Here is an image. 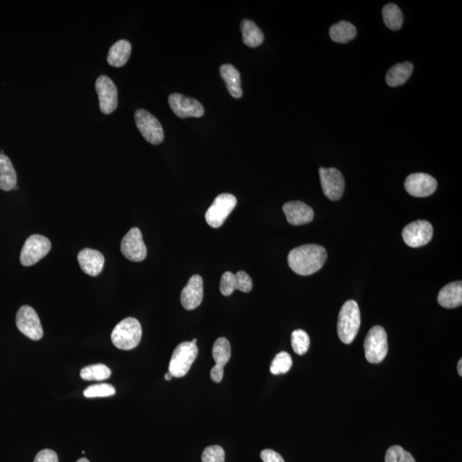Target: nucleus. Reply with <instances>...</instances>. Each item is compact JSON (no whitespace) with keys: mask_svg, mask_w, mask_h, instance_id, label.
<instances>
[{"mask_svg":"<svg viewBox=\"0 0 462 462\" xmlns=\"http://www.w3.org/2000/svg\"><path fill=\"white\" fill-rule=\"evenodd\" d=\"M407 192L414 197H428L438 188L436 179L426 173H414L408 175L404 182Z\"/></svg>","mask_w":462,"mask_h":462,"instance_id":"obj_15","label":"nucleus"},{"mask_svg":"<svg viewBox=\"0 0 462 462\" xmlns=\"http://www.w3.org/2000/svg\"><path fill=\"white\" fill-rule=\"evenodd\" d=\"M319 178L324 196L331 201L340 200L345 189V180L341 171L335 168H320Z\"/></svg>","mask_w":462,"mask_h":462,"instance_id":"obj_10","label":"nucleus"},{"mask_svg":"<svg viewBox=\"0 0 462 462\" xmlns=\"http://www.w3.org/2000/svg\"><path fill=\"white\" fill-rule=\"evenodd\" d=\"M16 324L18 330L34 341H38L43 337V329L39 316L34 309L29 305H22L19 309L17 317Z\"/></svg>","mask_w":462,"mask_h":462,"instance_id":"obj_9","label":"nucleus"},{"mask_svg":"<svg viewBox=\"0 0 462 462\" xmlns=\"http://www.w3.org/2000/svg\"><path fill=\"white\" fill-rule=\"evenodd\" d=\"M384 24L393 31H397L402 28L403 16L402 10L395 3H388L383 9Z\"/></svg>","mask_w":462,"mask_h":462,"instance_id":"obj_27","label":"nucleus"},{"mask_svg":"<svg viewBox=\"0 0 462 462\" xmlns=\"http://www.w3.org/2000/svg\"><path fill=\"white\" fill-rule=\"evenodd\" d=\"M116 389L113 385L108 384H99L91 385L84 391L83 394L87 398H94V397H106L115 395Z\"/></svg>","mask_w":462,"mask_h":462,"instance_id":"obj_32","label":"nucleus"},{"mask_svg":"<svg viewBox=\"0 0 462 462\" xmlns=\"http://www.w3.org/2000/svg\"><path fill=\"white\" fill-rule=\"evenodd\" d=\"M438 303L445 308H456L462 304V282H450L440 290L438 296Z\"/></svg>","mask_w":462,"mask_h":462,"instance_id":"obj_20","label":"nucleus"},{"mask_svg":"<svg viewBox=\"0 0 462 462\" xmlns=\"http://www.w3.org/2000/svg\"><path fill=\"white\" fill-rule=\"evenodd\" d=\"M52 244L45 236L41 235L30 236L26 240L22 248L20 261L24 266L36 265L51 250Z\"/></svg>","mask_w":462,"mask_h":462,"instance_id":"obj_7","label":"nucleus"},{"mask_svg":"<svg viewBox=\"0 0 462 462\" xmlns=\"http://www.w3.org/2000/svg\"><path fill=\"white\" fill-rule=\"evenodd\" d=\"M34 462H59L58 454L52 449H43L37 454Z\"/></svg>","mask_w":462,"mask_h":462,"instance_id":"obj_36","label":"nucleus"},{"mask_svg":"<svg viewBox=\"0 0 462 462\" xmlns=\"http://www.w3.org/2000/svg\"><path fill=\"white\" fill-rule=\"evenodd\" d=\"M236 289V275L231 272L223 274L220 280V291L224 296L232 295Z\"/></svg>","mask_w":462,"mask_h":462,"instance_id":"obj_34","label":"nucleus"},{"mask_svg":"<svg viewBox=\"0 0 462 462\" xmlns=\"http://www.w3.org/2000/svg\"><path fill=\"white\" fill-rule=\"evenodd\" d=\"M203 280L200 275H194L182 290L181 303L187 310H194L203 300Z\"/></svg>","mask_w":462,"mask_h":462,"instance_id":"obj_17","label":"nucleus"},{"mask_svg":"<svg viewBox=\"0 0 462 462\" xmlns=\"http://www.w3.org/2000/svg\"><path fill=\"white\" fill-rule=\"evenodd\" d=\"M457 371H458V373H459V375L461 377L462 376V360H461V359L459 361V362H458Z\"/></svg>","mask_w":462,"mask_h":462,"instance_id":"obj_38","label":"nucleus"},{"mask_svg":"<svg viewBox=\"0 0 462 462\" xmlns=\"http://www.w3.org/2000/svg\"><path fill=\"white\" fill-rule=\"evenodd\" d=\"M173 376L171 375V374L170 373H167L165 375V379L167 381L171 380V379H173Z\"/></svg>","mask_w":462,"mask_h":462,"instance_id":"obj_39","label":"nucleus"},{"mask_svg":"<svg viewBox=\"0 0 462 462\" xmlns=\"http://www.w3.org/2000/svg\"><path fill=\"white\" fill-rule=\"evenodd\" d=\"M196 345L191 342L180 343L175 347L169 364V373L173 377H182L189 373L198 356Z\"/></svg>","mask_w":462,"mask_h":462,"instance_id":"obj_5","label":"nucleus"},{"mask_svg":"<svg viewBox=\"0 0 462 462\" xmlns=\"http://www.w3.org/2000/svg\"><path fill=\"white\" fill-rule=\"evenodd\" d=\"M240 29L243 33V41L247 47L257 48L264 41V34L253 21L243 19L240 24Z\"/></svg>","mask_w":462,"mask_h":462,"instance_id":"obj_25","label":"nucleus"},{"mask_svg":"<svg viewBox=\"0 0 462 462\" xmlns=\"http://www.w3.org/2000/svg\"><path fill=\"white\" fill-rule=\"evenodd\" d=\"M282 210L289 224L295 226L310 223L315 217L314 210L303 201L288 202L284 205Z\"/></svg>","mask_w":462,"mask_h":462,"instance_id":"obj_18","label":"nucleus"},{"mask_svg":"<svg viewBox=\"0 0 462 462\" xmlns=\"http://www.w3.org/2000/svg\"><path fill=\"white\" fill-rule=\"evenodd\" d=\"M433 236V228L428 221L417 220L407 224L403 231L405 243L411 247H419L431 242Z\"/></svg>","mask_w":462,"mask_h":462,"instance_id":"obj_11","label":"nucleus"},{"mask_svg":"<svg viewBox=\"0 0 462 462\" xmlns=\"http://www.w3.org/2000/svg\"><path fill=\"white\" fill-rule=\"evenodd\" d=\"M356 34V28L349 22H339L338 24L332 25L330 29L331 40L338 43H347L354 40Z\"/></svg>","mask_w":462,"mask_h":462,"instance_id":"obj_26","label":"nucleus"},{"mask_svg":"<svg viewBox=\"0 0 462 462\" xmlns=\"http://www.w3.org/2000/svg\"><path fill=\"white\" fill-rule=\"evenodd\" d=\"M293 365L290 354L287 352H281L276 355L270 365V371L274 375H281L287 373Z\"/></svg>","mask_w":462,"mask_h":462,"instance_id":"obj_29","label":"nucleus"},{"mask_svg":"<svg viewBox=\"0 0 462 462\" xmlns=\"http://www.w3.org/2000/svg\"><path fill=\"white\" fill-rule=\"evenodd\" d=\"M238 204V200L231 194H222L217 196L212 205L205 212V220L210 226L217 229L222 226Z\"/></svg>","mask_w":462,"mask_h":462,"instance_id":"obj_6","label":"nucleus"},{"mask_svg":"<svg viewBox=\"0 0 462 462\" xmlns=\"http://www.w3.org/2000/svg\"><path fill=\"white\" fill-rule=\"evenodd\" d=\"M143 329L138 320L127 318L118 323L112 332V341L117 349L131 350L138 346Z\"/></svg>","mask_w":462,"mask_h":462,"instance_id":"obj_3","label":"nucleus"},{"mask_svg":"<svg viewBox=\"0 0 462 462\" xmlns=\"http://www.w3.org/2000/svg\"><path fill=\"white\" fill-rule=\"evenodd\" d=\"M201 460L202 462H224V450L219 445L209 446L202 453Z\"/></svg>","mask_w":462,"mask_h":462,"instance_id":"obj_33","label":"nucleus"},{"mask_svg":"<svg viewBox=\"0 0 462 462\" xmlns=\"http://www.w3.org/2000/svg\"><path fill=\"white\" fill-rule=\"evenodd\" d=\"M95 89L98 94L101 112L106 115L113 113L117 109L118 102L115 83L108 76L101 75L95 82Z\"/></svg>","mask_w":462,"mask_h":462,"instance_id":"obj_12","label":"nucleus"},{"mask_svg":"<svg viewBox=\"0 0 462 462\" xmlns=\"http://www.w3.org/2000/svg\"><path fill=\"white\" fill-rule=\"evenodd\" d=\"M168 101L171 110L179 117H201L204 115L203 106L196 99L175 93L170 95Z\"/></svg>","mask_w":462,"mask_h":462,"instance_id":"obj_14","label":"nucleus"},{"mask_svg":"<svg viewBox=\"0 0 462 462\" xmlns=\"http://www.w3.org/2000/svg\"><path fill=\"white\" fill-rule=\"evenodd\" d=\"M78 259L82 272L92 277H97L101 274L105 265L104 255L91 248H84L80 251Z\"/></svg>","mask_w":462,"mask_h":462,"instance_id":"obj_19","label":"nucleus"},{"mask_svg":"<svg viewBox=\"0 0 462 462\" xmlns=\"http://www.w3.org/2000/svg\"><path fill=\"white\" fill-rule=\"evenodd\" d=\"M261 460L264 462H285L281 454L272 449H264L261 453Z\"/></svg>","mask_w":462,"mask_h":462,"instance_id":"obj_37","label":"nucleus"},{"mask_svg":"<svg viewBox=\"0 0 462 462\" xmlns=\"http://www.w3.org/2000/svg\"><path fill=\"white\" fill-rule=\"evenodd\" d=\"M364 349L366 360L370 363H381L388 354L387 331L380 326H373L365 339Z\"/></svg>","mask_w":462,"mask_h":462,"instance_id":"obj_4","label":"nucleus"},{"mask_svg":"<svg viewBox=\"0 0 462 462\" xmlns=\"http://www.w3.org/2000/svg\"><path fill=\"white\" fill-rule=\"evenodd\" d=\"M231 356V347L229 340L225 338H217L213 345L212 357L215 361L211 373V379L215 383H220L224 377V368Z\"/></svg>","mask_w":462,"mask_h":462,"instance_id":"obj_16","label":"nucleus"},{"mask_svg":"<svg viewBox=\"0 0 462 462\" xmlns=\"http://www.w3.org/2000/svg\"><path fill=\"white\" fill-rule=\"evenodd\" d=\"M197 339H194L193 341H191V342L193 343V345H196Z\"/></svg>","mask_w":462,"mask_h":462,"instance_id":"obj_41","label":"nucleus"},{"mask_svg":"<svg viewBox=\"0 0 462 462\" xmlns=\"http://www.w3.org/2000/svg\"><path fill=\"white\" fill-rule=\"evenodd\" d=\"M291 345L294 352L299 355H303L308 352L310 346V338L303 330H296L292 332Z\"/></svg>","mask_w":462,"mask_h":462,"instance_id":"obj_30","label":"nucleus"},{"mask_svg":"<svg viewBox=\"0 0 462 462\" xmlns=\"http://www.w3.org/2000/svg\"><path fill=\"white\" fill-rule=\"evenodd\" d=\"M361 311L356 301H347L340 310L338 322V333L340 340L345 345L354 342L361 327Z\"/></svg>","mask_w":462,"mask_h":462,"instance_id":"obj_2","label":"nucleus"},{"mask_svg":"<svg viewBox=\"0 0 462 462\" xmlns=\"http://www.w3.org/2000/svg\"><path fill=\"white\" fill-rule=\"evenodd\" d=\"M413 71L414 66L410 62L396 64L387 72V82L388 85L393 87L403 85L410 79Z\"/></svg>","mask_w":462,"mask_h":462,"instance_id":"obj_24","label":"nucleus"},{"mask_svg":"<svg viewBox=\"0 0 462 462\" xmlns=\"http://www.w3.org/2000/svg\"><path fill=\"white\" fill-rule=\"evenodd\" d=\"M110 368L104 364H96L87 366L81 371V377L84 380L103 381L109 379Z\"/></svg>","mask_w":462,"mask_h":462,"instance_id":"obj_28","label":"nucleus"},{"mask_svg":"<svg viewBox=\"0 0 462 462\" xmlns=\"http://www.w3.org/2000/svg\"><path fill=\"white\" fill-rule=\"evenodd\" d=\"M236 289L244 293L250 292L253 289V281L250 275L243 270L236 273Z\"/></svg>","mask_w":462,"mask_h":462,"instance_id":"obj_35","label":"nucleus"},{"mask_svg":"<svg viewBox=\"0 0 462 462\" xmlns=\"http://www.w3.org/2000/svg\"><path fill=\"white\" fill-rule=\"evenodd\" d=\"M135 120L141 136L147 143L159 145L165 139L161 124L154 115L143 109L137 110Z\"/></svg>","mask_w":462,"mask_h":462,"instance_id":"obj_8","label":"nucleus"},{"mask_svg":"<svg viewBox=\"0 0 462 462\" xmlns=\"http://www.w3.org/2000/svg\"><path fill=\"white\" fill-rule=\"evenodd\" d=\"M220 74L226 83L229 93L235 99H240L243 95L240 87V76L239 71L231 64H224L220 67Z\"/></svg>","mask_w":462,"mask_h":462,"instance_id":"obj_23","label":"nucleus"},{"mask_svg":"<svg viewBox=\"0 0 462 462\" xmlns=\"http://www.w3.org/2000/svg\"><path fill=\"white\" fill-rule=\"evenodd\" d=\"M121 252L125 258L133 262H140L146 258L147 247L138 228H132L124 236L121 243Z\"/></svg>","mask_w":462,"mask_h":462,"instance_id":"obj_13","label":"nucleus"},{"mask_svg":"<svg viewBox=\"0 0 462 462\" xmlns=\"http://www.w3.org/2000/svg\"><path fill=\"white\" fill-rule=\"evenodd\" d=\"M76 462H90L89 460L86 459V458H82V459H79Z\"/></svg>","mask_w":462,"mask_h":462,"instance_id":"obj_40","label":"nucleus"},{"mask_svg":"<svg viewBox=\"0 0 462 462\" xmlns=\"http://www.w3.org/2000/svg\"><path fill=\"white\" fill-rule=\"evenodd\" d=\"M385 462H416L410 452H406L403 447L391 446L385 454Z\"/></svg>","mask_w":462,"mask_h":462,"instance_id":"obj_31","label":"nucleus"},{"mask_svg":"<svg viewBox=\"0 0 462 462\" xmlns=\"http://www.w3.org/2000/svg\"><path fill=\"white\" fill-rule=\"evenodd\" d=\"M327 259L326 248L316 244H307L294 248L288 255L290 269L301 276L319 272Z\"/></svg>","mask_w":462,"mask_h":462,"instance_id":"obj_1","label":"nucleus"},{"mask_svg":"<svg viewBox=\"0 0 462 462\" xmlns=\"http://www.w3.org/2000/svg\"><path fill=\"white\" fill-rule=\"evenodd\" d=\"M131 42L120 40L116 42L109 50L108 62L113 67H123L127 64L131 55Z\"/></svg>","mask_w":462,"mask_h":462,"instance_id":"obj_21","label":"nucleus"},{"mask_svg":"<svg viewBox=\"0 0 462 462\" xmlns=\"http://www.w3.org/2000/svg\"><path fill=\"white\" fill-rule=\"evenodd\" d=\"M17 175L10 159L0 154V189L10 191L16 188Z\"/></svg>","mask_w":462,"mask_h":462,"instance_id":"obj_22","label":"nucleus"}]
</instances>
